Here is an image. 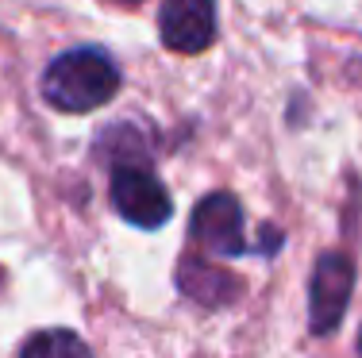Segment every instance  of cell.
Instances as JSON below:
<instances>
[{"label": "cell", "instance_id": "cell-7", "mask_svg": "<svg viewBox=\"0 0 362 358\" xmlns=\"http://www.w3.org/2000/svg\"><path fill=\"white\" fill-rule=\"evenodd\" d=\"M20 358H93V351L70 328H47V331H35L23 343Z\"/></svg>", "mask_w": 362, "mask_h": 358}, {"label": "cell", "instance_id": "cell-4", "mask_svg": "<svg viewBox=\"0 0 362 358\" xmlns=\"http://www.w3.org/2000/svg\"><path fill=\"white\" fill-rule=\"evenodd\" d=\"M351 289H355V266L343 251H324L313 266L308 281V331L313 335H332L339 320L347 316Z\"/></svg>", "mask_w": 362, "mask_h": 358}, {"label": "cell", "instance_id": "cell-1", "mask_svg": "<svg viewBox=\"0 0 362 358\" xmlns=\"http://www.w3.org/2000/svg\"><path fill=\"white\" fill-rule=\"evenodd\" d=\"M119 93V66L100 47H74L58 54L42 73V97L58 112H93Z\"/></svg>", "mask_w": 362, "mask_h": 358}, {"label": "cell", "instance_id": "cell-5", "mask_svg": "<svg viewBox=\"0 0 362 358\" xmlns=\"http://www.w3.org/2000/svg\"><path fill=\"white\" fill-rule=\"evenodd\" d=\"M158 35L174 54H201L216 39V0H162Z\"/></svg>", "mask_w": 362, "mask_h": 358}, {"label": "cell", "instance_id": "cell-2", "mask_svg": "<svg viewBox=\"0 0 362 358\" xmlns=\"http://www.w3.org/2000/svg\"><path fill=\"white\" fill-rule=\"evenodd\" d=\"M189 235L204 254L216 258H243V254H258V246L247 239V216L235 193H209L193 208L189 220Z\"/></svg>", "mask_w": 362, "mask_h": 358}, {"label": "cell", "instance_id": "cell-8", "mask_svg": "<svg viewBox=\"0 0 362 358\" xmlns=\"http://www.w3.org/2000/svg\"><path fill=\"white\" fill-rule=\"evenodd\" d=\"M105 4H119V8H135V4H143V0H105Z\"/></svg>", "mask_w": 362, "mask_h": 358}, {"label": "cell", "instance_id": "cell-10", "mask_svg": "<svg viewBox=\"0 0 362 358\" xmlns=\"http://www.w3.org/2000/svg\"><path fill=\"white\" fill-rule=\"evenodd\" d=\"M0 289H4V270H0Z\"/></svg>", "mask_w": 362, "mask_h": 358}, {"label": "cell", "instance_id": "cell-3", "mask_svg": "<svg viewBox=\"0 0 362 358\" xmlns=\"http://www.w3.org/2000/svg\"><path fill=\"white\" fill-rule=\"evenodd\" d=\"M112 204L116 212L135 227H162L170 216H174V201H170V189L158 181L146 162H124V166H112Z\"/></svg>", "mask_w": 362, "mask_h": 358}, {"label": "cell", "instance_id": "cell-9", "mask_svg": "<svg viewBox=\"0 0 362 358\" xmlns=\"http://www.w3.org/2000/svg\"><path fill=\"white\" fill-rule=\"evenodd\" d=\"M358 358H362V331H358Z\"/></svg>", "mask_w": 362, "mask_h": 358}, {"label": "cell", "instance_id": "cell-6", "mask_svg": "<svg viewBox=\"0 0 362 358\" xmlns=\"http://www.w3.org/2000/svg\"><path fill=\"white\" fill-rule=\"evenodd\" d=\"M177 289L197 301L201 309H228L243 297V281L223 266H209L201 254H181L177 258Z\"/></svg>", "mask_w": 362, "mask_h": 358}]
</instances>
